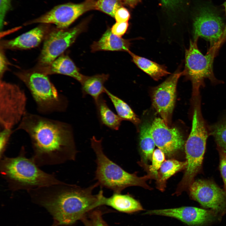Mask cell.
<instances>
[{"instance_id":"6da1fadb","label":"cell","mask_w":226,"mask_h":226,"mask_svg":"<svg viewBox=\"0 0 226 226\" xmlns=\"http://www.w3.org/2000/svg\"><path fill=\"white\" fill-rule=\"evenodd\" d=\"M19 130L29 136L31 158L38 166L75 160L78 151L69 124L27 112L14 131Z\"/></svg>"},{"instance_id":"7a4b0ae2","label":"cell","mask_w":226,"mask_h":226,"mask_svg":"<svg viewBox=\"0 0 226 226\" xmlns=\"http://www.w3.org/2000/svg\"><path fill=\"white\" fill-rule=\"evenodd\" d=\"M98 186L96 182L84 188L62 181L27 191L33 199L47 210L59 224L69 225L101 206L103 191L101 189L97 194L93 193Z\"/></svg>"},{"instance_id":"3957f363","label":"cell","mask_w":226,"mask_h":226,"mask_svg":"<svg viewBox=\"0 0 226 226\" xmlns=\"http://www.w3.org/2000/svg\"><path fill=\"white\" fill-rule=\"evenodd\" d=\"M25 154L22 147L17 156L11 158L4 156L0 159L1 174L11 190L27 191L62 182L53 175L41 170L32 158H27Z\"/></svg>"},{"instance_id":"277c9868","label":"cell","mask_w":226,"mask_h":226,"mask_svg":"<svg viewBox=\"0 0 226 226\" xmlns=\"http://www.w3.org/2000/svg\"><path fill=\"white\" fill-rule=\"evenodd\" d=\"M102 138L97 139L93 136L90 139L91 145L96 156V169L95 179L99 186L121 193L126 188L139 186L151 189L146 181L151 178L152 175L138 177L135 173L130 174L110 160L105 154L102 148Z\"/></svg>"},{"instance_id":"5b68a950","label":"cell","mask_w":226,"mask_h":226,"mask_svg":"<svg viewBox=\"0 0 226 226\" xmlns=\"http://www.w3.org/2000/svg\"><path fill=\"white\" fill-rule=\"evenodd\" d=\"M207 132L199 109L194 110L191 130L185 145L187 162L183 177L176 193H180L189 188L200 171L205 153Z\"/></svg>"},{"instance_id":"8992f818","label":"cell","mask_w":226,"mask_h":226,"mask_svg":"<svg viewBox=\"0 0 226 226\" xmlns=\"http://www.w3.org/2000/svg\"><path fill=\"white\" fill-rule=\"evenodd\" d=\"M18 76L29 89L40 113L47 115L65 111L67 98L58 92L47 75L35 72Z\"/></svg>"},{"instance_id":"52a82bcc","label":"cell","mask_w":226,"mask_h":226,"mask_svg":"<svg viewBox=\"0 0 226 226\" xmlns=\"http://www.w3.org/2000/svg\"><path fill=\"white\" fill-rule=\"evenodd\" d=\"M197 40H191L188 49L186 50L185 67L182 72L183 74L191 82L194 95L198 93L205 79L213 82L216 80L213 71V63L217 50L210 48L206 55H203L198 48Z\"/></svg>"},{"instance_id":"ba28073f","label":"cell","mask_w":226,"mask_h":226,"mask_svg":"<svg viewBox=\"0 0 226 226\" xmlns=\"http://www.w3.org/2000/svg\"><path fill=\"white\" fill-rule=\"evenodd\" d=\"M26 101L25 93L18 86L0 80L1 129H12L19 123L27 112Z\"/></svg>"},{"instance_id":"9c48e42d","label":"cell","mask_w":226,"mask_h":226,"mask_svg":"<svg viewBox=\"0 0 226 226\" xmlns=\"http://www.w3.org/2000/svg\"><path fill=\"white\" fill-rule=\"evenodd\" d=\"M86 26L85 21L71 29L56 28L50 31L44 42L39 58L40 64L42 66L49 65L62 55L85 30Z\"/></svg>"},{"instance_id":"30bf717a","label":"cell","mask_w":226,"mask_h":226,"mask_svg":"<svg viewBox=\"0 0 226 226\" xmlns=\"http://www.w3.org/2000/svg\"><path fill=\"white\" fill-rule=\"evenodd\" d=\"M94 0H86L79 3H68L57 5L40 17L24 24H53L57 28L67 29L78 18L86 12L94 10Z\"/></svg>"},{"instance_id":"8fae6325","label":"cell","mask_w":226,"mask_h":226,"mask_svg":"<svg viewBox=\"0 0 226 226\" xmlns=\"http://www.w3.org/2000/svg\"><path fill=\"white\" fill-rule=\"evenodd\" d=\"M183 72L177 71L153 90V105L168 126L170 124L174 108L178 80Z\"/></svg>"},{"instance_id":"7c38bea8","label":"cell","mask_w":226,"mask_h":226,"mask_svg":"<svg viewBox=\"0 0 226 226\" xmlns=\"http://www.w3.org/2000/svg\"><path fill=\"white\" fill-rule=\"evenodd\" d=\"M189 188L191 197L203 206L218 212L226 210V192L213 182L198 180Z\"/></svg>"},{"instance_id":"4fadbf2b","label":"cell","mask_w":226,"mask_h":226,"mask_svg":"<svg viewBox=\"0 0 226 226\" xmlns=\"http://www.w3.org/2000/svg\"><path fill=\"white\" fill-rule=\"evenodd\" d=\"M150 131L155 145L168 156L185 146L183 137L179 130L176 127H169L162 118H155Z\"/></svg>"},{"instance_id":"5bb4252c","label":"cell","mask_w":226,"mask_h":226,"mask_svg":"<svg viewBox=\"0 0 226 226\" xmlns=\"http://www.w3.org/2000/svg\"><path fill=\"white\" fill-rule=\"evenodd\" d=\"M194 39L203 38L209 41L210 48L215 47L223 32L220 17L213 11L203 7L199 11L193 23Z\"/></svg>"},{"instance_id":"9a60e30c","label":"cell","mask_w":226,"mask_h":226,"mask_svg":"<svg viewBox=\"0 0 226 226\" xmlns=\"http://www.w3.org/2000/svg\"><path fill=\"white\" fill-rule=\"evenodd\" d=\"M144 214L175 218L191 226L203 225L210 221L214 218L212 212L192 207L153 210L147 211Z\"/></svg>"},{"instance_id":"2e32d148","label":"cell","mask_w":226,"mask_h":226,"mask_svg":"<svg viewBox=\"0 0 226 226\" xmlns=\"http://www.w3.org/2000/svg\"><path fill=\"white\" fill-rule=\"evenodd\" d=\"M51 28L49 24L40 25L11 40L4 41L2 47L10 49H26L38 46L45 38Z\"/></svg>"},{"instance_id":"e0dca14e","label":"cell","mask_w":226,"mask_h":226,"mask_svg":"<svg viewBox=\"0 0 226 226\" xmlns=\"http://www.w3.org/2000/svg\"><path fill=\"white\" fill-rule=\"evenodd\" d=\"M43 72L46 75L59 74L72 77L80 83L85 77L79 72V69L69 57L62 55L51 63L43 66Z\"/></svg>"},{"instance_id":"ac0fdd59","label":"cell","mask_w":226,"mask_h":226,"mask_svg":"<svg viewBox=\"0 0 226 226\" xmlns=\"http://www.w3.org/2000/svg\"><path fill=\"white\" fill-rule=\"evenodd\" d=\"M130 40L113 34L108 28L97 41L91 46V51H122L128 52L131 46Z\"/></svg>"},{"instance_id":"d6986e66","label":"cell","mask_w":226,"mask_h":226,"mask_svg":"<svg viewBox=\"0 0 226 226\" xmlns=\"http://www.w3.org/2000/svg\"><path fill=\"white\" fill-rule=\"evenodd\" d=\"M106 205L122 212L131 213L143 210L140 203L128 195L114 192L109 197L104 195L101 200V206Z\"/></svg>"},{"instance_id":"ffe728a7","label":"cell","mask_w":226,"mask_h":226,"mask_svg":"<svg viewBox=\"0 0 226 226\" xmlns=\"http://www.w3.org/2000/svg\"><path fill=\"white\" fill-rule=\"evenodd\" d=\"M109 77L108 74H105L86 76L81 83L83 96L89 95L93 98L94 101L97 100L105 93L104 84Z\"/></svg>"},{"instance_id":"44dd1931","label":"cell","mask_w":226,"mask_h":226,"mask_svg":"<svg viewBox=\"0 0 226 226\" xmlns=\"http://www.w3.org/2000/svg\"><path fill=\"white\" fill-rule=\"evenodd\" d=\"M94 102L100 123L112 130H118L123 120L110 109L102 95Z\"/></svg>"},{"instance_id":"7402d4cb","label":"cell","mask_w":226,"mask_h":226,"mask_svg":"<svg viewBox=\"0 0 226 226\" xmlns=\"http://www.w3.org/2000/svg\"><path fill=\"white\" fill-rule=\"evenodd\" d=\"M128 52L132 57L133 62L138 67L155 80L158 81L162 77L170 74L164 66L138 56L130 51Z\"/></svg>"},{"instance_id":"603a6c76","label":"cell","mask_w":226,"mask_h":226,"mask_svg":"<svg viewBox=\"0 0 226 226\" xmlns=\"http://www.w3.org/2000/svg\"><path fill=\"white\" fill-rule=\"evenodd\" d=\"M105 93L111 101L117 114L122 120L130 121L136 125L140 123V120L127 103L105 88Z\"/></svg>"},{"instance_id":"cb8c5ba5","label":"cell","mask_w":226,"mask_h":226,"mask_svg":"<svg viewBox=\"0 0 226 226\" xmlns=\"http://www.w3.org/2000/svg\"><path fill=\"white\" fill-rule=\"evenodd\" d=\"M187 164L186 161L181 162L171 159L164 161L156 177L159 188L163 190L167 180L178 171L185 168Z\"/></svg>"},{"instance_id":"d4e9b609","label":"cell","mask_w":226,"mask_h":226,"mask_svg":"<svg viewBox=\"0 0 226 226\" xmlns=\"http://www.w3.org/2000/svg\"><path fill=\"white\" fill-rule=\"evenodd\" d=\"M151 125L144 123L140 128L139 145L144 163L151 160L155 143L150 133Z\"/></svg>"},{"instance_id":"484cf974","label":"cell","mask_w":226,"mask_h":226,"mask_svg":"<svg viewBox=\"0 0 226 226\" xmlns=\"http://www.w3.org/2000/svg\"><path fill=\"white\" fill-rule=\"evenodd\" d=\"M211 128L218 150L226 152V117Z\"/></svg>"},{"instance_id":"4316f807","label":"cell","mask_w":226,"mask_h":226,"mask_svg":"<svg viewBox=\"0 0 226 226\" xmlns=\"http://www.w3.org/2000/svg\"><path fill=\"white\" fill-rule=\"evenodd\" d=\"M122 5L120 0H95L94 10H100L114 18L116 11Z\"/></svg>"},{"instance_id":"83f0119b","label":"cell","mask_w":226,"mask_h":226,"mask_svg":"<svg viewBox=\"0 0 226 226\" xmlns=\"http://www.w3.org/2000/svg\"><path fill=\"white\" fill-rule=\"evenodd\" d=\"M92 211L82 219L85 226H107L104 221L100 211Z\"/></svg>"},{"instance_id":"f1b7e54d","label":"cell","mask_w":226,"mask_h":226,"mask_svg":"<svg viewBox=\"0 0 226 226\" xmlns=\"http://www.w3.org/2000/svg\"><path fill=\"white\" fill-rule=\"evenodd\" d=\"M164 153L159 149L154 150L153 153L151 161L152 164L148 167V169L151 174L156 178L158 171L164 161L165 156Z\"/></svg>"},{"instance_id":"f546056e","label":"cell","mask_w":226,"mask_h":226,"mask_svg":"<svg viewBox=\"0 0 226 226\" xmlns=\"http://www.w3.org/2000/svg\"><path fill=\"white\" fill-rule=\"evenodd\" d=\"M11 129H1L0 132V159L4 156V154L11 134L14 132Z\"/></svg>"},{"instance_id":"4dcf8cb0","label":"cell","mask_w":226,"mask_h":226,"mask_svg":"<svg viewBox=\"0 0 226 226\" xmlns=\"http://www.w3.org/2000/svg\"><path fill=\"white\" fill-rule=\"evenodd\" d=\"M0 25L1 30L7 13L11 8V0H0Z\"/></svg>"},{"instance_id":"1f68e13d","label":"cell","mask_w":226,"mask_h":226,"mask_svg":"<svg viewBox=\"0 0 226 226\" xmlns=\"http://www.w3.org/2000/svg\"><path fill=\"white\" fill-rule=\"evenodd\" d=\"M128 25V22H116L112 26L110 30L113 34L118 36L121 37L126 32Z\"/></svg>"},{"instance_id":"d6a6232c","label":"cell","mask_w":226,"mask_h":226,"mask_svg":"<svg viewBox=\"0 0 226 226\" xmlns=\"http://www.w3.org/2000/svg\"><path fill=\"white\" fill-rule=\"evenodd\" d=\"M130 17V15L127 9L122 6L116 11L114 18L117 22H128Z\"/></svg>"},{"instance_id":"836d02e7","label":"cell","mask_w":226,"mask_h":226,"mask_svg":"<svg viewBox=\"0 0 226 226\" xmlns=\"http://www.w3.org/2000/svg\"><path fill=\"white\" fill-rule=\"evenodd\" d=\"M220 156V169L226 192V152L219 150Z\"/></svg>"},{"instance_id":"e575fe53","label":"cell","mask_w":226,"mask_h":226,"mask_svg":"<svg viewBox=\"0 0 226 226\" xmlns=\"http://www.w3.org/2000/svg\"><path fill=\"white\" fill-rule=\"evenodd\" d=\"M184 0H160L163 6L169 9H174L179 7Z\"/></svg>"},{"instance_id":"d590c367","label":"cell","mask_w":226,"mask_h":226,"mask_svg":"<svg viewBox=\"0 0 226 226\" xmlns=\"http://www.w3.org/2000/svg\"><path fill=\"white\" fill-rule=\"evenodd\" d=\"M0 73L1 79L5 71L7 69L8 61L3 52L1 50L0 54Z\"/></svg>"},{"instance_id":"8d00e7d4","label":"cell","mask_w":226,"mask_h":226,"mask_svg":"<svg viewBox=\"0 0 226 226\" xmlns=\"http://www.w3.org/2000/svg\"><path fill=\"white\" fill-rule=\"evenodd\" d=\"M122 4L127 5L131 8L134 7L140 0H120Z\"/></svg>"},{"instance_id":"74e56055","label":"cell","mask_w":226,"mask_h":226,"mask_svg":"<svg viewBox=\"0 0 226 226\" xmlns=\"http://www.w3.org/2000/svg\"><path fill=\"white\" fill-rule=\"evenodd\" d=\"M224 6L225 7L226 13V1L225 2L224 4ZM226 40V25L225 27L223 30V34L221 36V37L218 43L217 44L216 46V47L217 49H218L220 45L223 43L225 40Z\"/></svg>"},{"instance_id":"f35d334b","label":"cell","mask_w":226,"mask_h":226,"mask_svg":"<svg viewBox=\"0 0 226 226\" xmlns=\"http://www.w3.org/2000/svg\"></svg>"}]
</instances>
